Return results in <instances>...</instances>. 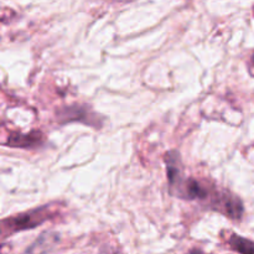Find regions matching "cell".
Wrapping results in <instances>:
<instances>
[{
  "instance_id": "7",
  "label": "cell",
  "mask_w": 254,
  "mask_h": 254,
  "mask_svg": "<svg viewBox=\"0 0 254 254\" xmlns=\"http://www.w3.org/2000/svg\"><path fill=\"white\" fill-rule=\"evenodd\" d=\"M184 192H185V196L190 200H193V198H203L207 196V192H206L205 189L200 185L196 180L193 179H190L185 183V186H184Z\"/></svg>"
},
{
  "instance_id": "8",
  "label": "cell",
  "mask_w": 254,
  "mask_h": 254,
  "mask_svg": "<svg viewBox=\"0 0 254 254\" xmlns=\"http://www.w3.org/2000/svg\"><path fill=\"white\" fill-rule=\"evenodd\" d=\"M190 254H203V253L198 250H193V251H191Z\"/></svg>"
},
{
  "instance_id": "9",
  "label": "cell",
  "mask_w": 254,
  "mask_h": 254,
  "mask_svg": "<svg viewBox=\"0 0 254 254\" xmlns=\"http://www.w3.org/2000/svg\"><path fill=\"white\" fill-rule=\"evenodd\" d=\"M252 62L254 64V54H253V56H252Z\"/></svg>"
},
{
  "instance_id": "2",
  "label": "cell",
  "mask_w": 254,
  "mask_h": 254,
  "mask_svg": "<svg viewBox=\"0 0 254 254\" xmlns=\"http://www.w3.org/2000/svg\"><path fill=\"white\" fill-rule=\"evenodd\" d=\"M57 119L60 123H68V122H81V123L92 126L94 128H101L98 116L91 111L87 106L82 104H72L57 111Z\"/></svg>"
},
{
  "instance_id": "1",
  "label": "cell",
  "mask_w": 254,
  "mask_h": 254,
  "mask_svg": "<svg viewBox=\"0 0 254 254\" xmlns=\"http://www.w3.org/2000/svg\"><path fill=\"white\" fill-rule=\"evenodd\" d=\"M52 216V208L50 205L41 206V207L34 208L27 212L19 213L12 217H7L2 220L1 227L2 233H14L19 232V231H26L32 230V228L37 227V226L42 225L50 220Z\"/></svg>"
},
{
  "instance_id": "4",
  "label": "cell",
  "mask_w": 254,
  "mask_h": 254,
  "mask_svg": "<svg viewBox=\"0 0 254 254\" xmlns=\"http://www.w3.org/2000/svg\"><path fill=\"white\" fill-rule=\"evenodd\" d=\"M60 236L54 232H42L22 254H49L59 245Z\"/></svg>"
},
{
  "instance_id": "3",
  "label": "cell",
  "mask_w": 254,
  "mask_h": 254,
  "mask_svg": "<svg viewBox=\"0 0 254 254\" xmlns=\"http://www.w3.org/2000/svg\"><path fill=\"white\" fill-rule=\"evenodd\" d=\"M213 207L221 211L223 215L228 216L232 220H240L243 215V203L240 197L232 195L231 192L220 193L215 198Z\"/></svg>"
},
{
  "instance_id": "10",
  "label": "cell",
  "mask_w": 254,
  "mask_h": 254,
  "mask_svg": "<svg viewBox=\"0 0 254 254\" xmlns=\"http://www.w3.org/2000/svg\"><path fill=\"white\" fill-rule=\"evenodd\" d=\"M114 254H121V253H114Z\"/></svg>"
},
{
  "instance_id": "6",
  "label": "cell",
  "mask_w": 254,
  "mask_h": 254,
  "mask_svg": "<svg viewBox=\"0 0 254 254\" xmlns=\"http://www.w3.org/2000/svg\"><path fill=\"white\" fill-rule=\"evenodd\" d=\"M228 243H230L231 248L236 252L241 254H254V243L247 238H243L233 233L228 240Z\"/></svg>"
},
{
  "instance_id": "5",
  "label": "cell",
  "mask_w": 254,
  "mask_h": 254,
  "mask_svg": "<svg viewBox=\"0 0 254 254\" xmlns=\"http://www.w3.org/2000/svg\"><path fill=\"white\" fill-rule=\"evenodd\" d=\"M42 141H44V135L41 131L34 130L27 134L11 133L5 145L11 148H36Z\"/></svg>"
}]
</instances>
